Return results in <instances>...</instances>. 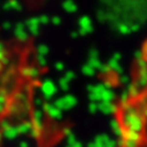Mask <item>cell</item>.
Here are the masks:
<instances>
[]
</instances>
